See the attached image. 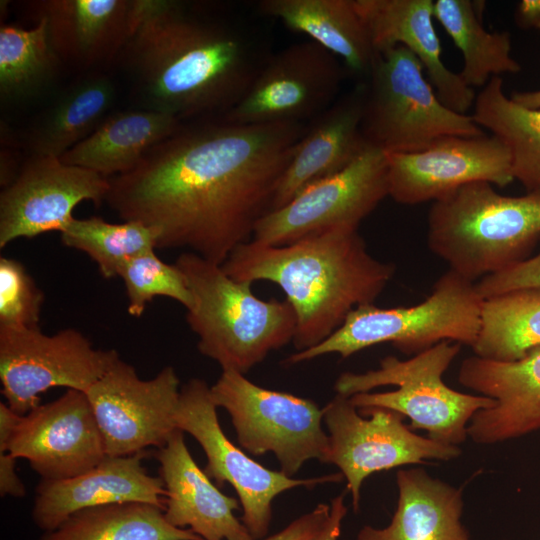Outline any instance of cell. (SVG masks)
<instances>
[{"mask_svg": "<svg viewBox=\"0 0 540 540\" xmlns=\"http://www.w3.org/2000/svg\"><path fill=\"white\" fill-rule=\"evenodd\" d=\"M182 124L174 116L144 108L115 112L59 159L112 178L133 170L151 148Z\"/></svg>", "mask_w": 540, "mask_h": 540, "instance_id": "cell-27", "label": "cell"}, {"mask_svg": "<svg viewBox=\"0 0 540 540\" xmlns=\"http://www.w3.org/2000/svg\"><path fill=\"white\" fill-rule=\"evenodd\" d=\"M210 392L217 408L230 415L247 452H272L289 477L310 459L324 462L328 434L322 428V409L314 401L260 387L234 370H222Z\"/></svg>", "mask_w": 540, "mask_h": 540, "instance_id": "cell-9", "label": "cell"}, {"mask_svg": "<svg viewBox=\"0 0 540 540\" xmlns=\"http://www.w3.org/2000/svg\"><path fill=\"white\" fill-rule=\"evenodd\" d=\"M484 2L470 0H436V19L450 36L463 57L458 73L470 88L484 87L492 77L517 73L520 64L511 56L508 32H488L483 27Z\"/></svg>", "mask_w": 540, "mask_h": 540, "instance_id": "cell-29", "label": "cell"}, {"mask_svg": "<svg viewBox=\"0 0 540 540\" xmlns=\"http://www.w3.org/2000/svg\"><path fill=\"white\" fill-rule=\"evenodd\" d=\"M460 347L442 341L407 360L387 356L378 369L342 373L334 389L357 409L396 411L410 419L411 429H423L430 439L458 446L468 437L473 415L495 404L492 398L458 392L444 383L443 374Z\"/></svg>", "mask_w": 540, "mask_h": 540, "instance_id": "cell-6", "label": "cell"}, {"mask_svg": "<svg viewBox=\"0 0 540 540\" xmlns=\"http://www.w3.org/2000/svg\"><path fill=\"white\" fill-rule=\"evenodd\" d=\"M345 71L319 44H292L269 56L244 97L222 117L240 124H304L337 100Z\"/></svg>", "mask_w": 540, "mask_h": 540, "instance_id": "cell-14", "label": "cell"}, {"mask_svg": "<svg viewBox=\"0 0 540 540\" xmlns=\"http://www.w3.org/2000/svg\"><path fill=\"white\" fill-rule=\"evenodd\" d=\"M306 126L216 117L183 125L131 171L109 178L107 204L158 231L157 248L222 265L252 240Z\"/></svg>", "mask_w": 540, "mask_h": 540, "instance_id": "cell-1", "label": "cell"}, {"mask_svg": "<svg viewBox=\"0 0 540 540\" xmlns=\"http://www.w3.org/2000/svg\"><path fill=\"white\" fill-rule=\"evenodd\" d=\"M62 65L50 43L44 18L36 19L35 26L30 29L1 25L2 102H19L36 96L55 80Z\"/></svg>", "mask_w": 540, "mask_h": 540, "instance_id": "cell-33", "label": "cell"}, {"mask_svg": "<svg viewBox=\"0 0 540 540\" xmlns=\"http://www.w3.org/2000/svg\"><path fill=\"white\" fill-rule=\"evenodd\" d=\"M166 489L164 517L169 524L190 529L203 540H253L234 510L240 502L223 494L190 454L184 432L177 429L155 453Z\"/></svg>", "mask_w": 540, "mask_h": 540, "instance_id": "cell-23", "label": "cell"}, {"mask_svg": "<svg viewBox=\"0 0 540 540\" xmlns=\"http://www.w3.org/2000/svg\"><path fill=\"white\" fill-rule=\"evenodd\" d=\"M345 492L331 500L329 515L320 530L308 540H338L341 535L342 522L347 514L344 503Z\"/></svg>", "mask_w": 540, "mask_h": 540, "instance_id": "cell-39", "label": "cell"}, {"mask_svg": "<svg viewBox=\"0 0 540 540\" xmlns=\"http://www.w3.org/2000/svg\"><path fill=\"white\" fill-rule=\"evenodd\" d=\"M359 411L340 394L322 408L329 441L323 463L340 469L354 512L359 510L362 483L371 474L428 460L449 461L461 454L456 445L416 434L396 411L380 407Z\"/></svg>", "mask_w": 540, "mask_h": 540, "instance_id": "cell-10", "label": "cell"}, {"mask_svg": "<svg viewBox=\"0 0 540 540\" xmlns=\"http://www.w3.org/2000/svg\"><path fill=\"white\" fill-rule=\"evenodd\" d=\"M540 287V252L523 262L481 278L476 282L480 296L485 300L509 291Z\"/></svg>", "mask_w": 540, "mask_h": 540, "instance_id": "cell-37", "label": "cell"}, {"mask_svg": "<svg viewBox=\"0 0 540 540\" xmlns=\"http://www.w3.org/2000/svg\"><path fill=\"white\" fill-rule=\"evenodd\" d=\"M256 8L259 14L308 36L349 72L368 77L376 50L354 0H261Z\"/></svg>", "mask_w": 540, "mask_h": 540, "instance_id": "cell-26", "label": "cell"}, {"mask_svg": "<svg viewBox=\"0 0 540 540\" xmlns=\"http://www.w3.org/2000/svg\"><path fill=\"white\" fill-rule=\"evenodd\" d=\"M458 381L495 400L469 422L468 436L475 443L495 444L540 430V346L515 361L468 357Z\"/></svg>", "mask_w": 540, "mask_h": 540, "instance_id": "cell-19", "label": "cell"}, {"mask_svg": "<svg viewBox=\"0 0 540 540\" xmlns=\"http://www.w3.org/2000/svg\"><path fill=\"white\" fill-rule=\"evenodd\" d=\"M61 242L86 253L106 279L118 277L131 258L157 249L158 231L137 221L110 223L101 217L73 218L60 232Z\"/></svg>", "mask_w": 540, "mask_h": 540, "instance_id": "cell-34", "label": "cell"}, {"mask_svg": "<svg viewBox=\"0 0 540 540\" xmlns=\"http://www.w3.org/2000/svg\"><path fill=\"white\" fill-rule=\"evenodd\" d=\"M539 240L540 192L505 196L488 182H473L429 210L430 250L471 281L528 259Z\"/></svg>", "mask_w": 540, "mask_h": 540, "instance_id": "cell-4", "label": "cell"}, {"mask_svg": "<svg viewBox=\"0 0 540 540\" xmlns=\"http://www.w3.org/2000/svg\"><path fill=\"white\" fill-rule=\"evenodd\" d=\"M329 512L330 505L320 503L312 511L293 520L279 532L261 540H308L320 530Z\"/></svg>", "mask_w": 540, "mask_h": 540, "instance_id": "cell-38", "label": "cell"}, {"mask_svg": "<svg viewBox=\"0 0 540 540\" xmlns=\"http://www.w3.org/2000/svg\"><path fill=\"white\" fill-rule=\"evenodd\" d=\"M7 452L26 459L42 480L75 477L107 456L86 393L72 389L22 415Z\"/></svg>", "mask_w": 540, "mask_h": 540, "instance_id": "cell-18", "label": "cell"}, {"mask_svg": "<svg viewBox=\"0 0 540 540\" xmlns=\"http://www.w3.org/2000/svg\"><path fill=\"white\" fill-rule=\"evenodd\" d=\"M423 70L404 46L376 52L365 84L361 122L368 145L387 154L412 153L445 137L485 134L472 116L440 101Z\"/></svg>", "mask_w": 540, "mask_h": 540, "instance_id": "cell-8", "label": "cell"}, {"mask_svg": "<svg viewBox=\"0 0 540 540\" xmlns=\"http://www.w3.org/2000/svg\"><path fill=\"white\" fill-rule=\"evenodd\" d=\"M125 286L128 298V313L140 317L154 297L171 298L188 310L193 304V296L185 276L174 264L161 260L151 250L128 260L119 276Z\"/></svg>", "mask_w": 540, "mask_h": 540, "instance_id": "cell-35", "label": "cell"}, {"mask_svg": "<svg viewBox=\"0 0 540 540\" xmlns=\"http://www.w3.org/2000/svg\"><path fill=\"white\" fill-rule=\"evenodd\" d=\"M540 346V287L509 291L482 304L476 356L515 361Z\"/></svg>", "mask_w": 540, "mask_h": 540, "instance_id": "cell-32", "label": "cell"}, {"mask_svg": "<svg viewBox=\"0 0 540 540\" xmlns=\"http://www.w3.org/2000/svg\"><path fill=\"white\" fill-rule=\"evenodd\" d=\"M177 429L189 433L202 447L207 465L204 472L218 486L229 483L242 507L241 521L253 540L267 537L272 519V501L296 487L339 482L341 473L309 479H294L281 471L265 468L231 442L222 430L210 387L193 378L180 389L175 411Z\"/></svg>", "mask_w": 540, "mask_h": 540, "instance_id": "cell-11", "label": "cell"}, {"mask_svg": "<svg viewBox=\"0 0 540 540\" xmlns=\"http://www.w3.org/2000/svg\"><path fill=\"white\" fill-rule=\"evenodd\" d=\"M365 84L337 99L306 126L277 186L272 209L351 164L369 145L361 130Z\"/></svg>", "mask_w": 540, "mask_h": 540, "instance_id": "cell-24", "label": "cell"}, {"mask_svg": "<svg viewBox=\"0 0 540 540\" xmlns=\"http://www.w3.org/2000/svg\"><path fill=\"white\" fill-rule=\"evenodd\" d=\"M389 196L404 205L437 201L459 187L515 179L506 146L493 135L449 136L412 153L387 154Z\"/></svg>", "mask_w": 540, "mask_h": 540, "instance_id": "cell-17", "label": "cell"}, {"mask_svg": "<svg viewBox=\"0 0 540 540\" xmlns=\"http://www.w3.org/2000/svg\"><path fill=\"white\" fill-rule=\"evenodd\" d=\"M145 454L106 456L95 467L75 477L41 479L32 508L34 524L44 532L50 531L79 510L114 503L141 502L164 510L163 480L148 474L142 464Z\"/></svg>", "mask_w": 540, "mask_h": 540, "instance_id": "cell-21", "label": "cell"}, {"mask_svg": "<svg viewBox=\"0 0 540 540\" xmlns=\"http://www.w3.org/2000/svg\"><path fill=\"white\" fill-rule=\"evenodd\" d=\"M475 122L508 149L512 173L528 192H540V109L507 97L500 77H492L475 98Z\"/></svg>", "mask_w": 540, "mask_h": 540, "instance_id": "cell-30", "label": "cell"}, {"mask_svg": "<svg viewBox=\"0 0 540 540\" xmlns=\"http://www.w3.org/2000/svg\"><path fill=\"white\" fill-rule=\"evenodd\" d=\"M109 178L62 162L32 156L0 194V248L18 238L61 232L82 201L96 206L105 200Z\"/></svg>", "mask_w": 540, "mask_h": 540, "instance_id": "cell-16", "label": "cell"}, {"mask_svg": "<svg viewBox=\"0 0 540 540\" xmlns=\"http://www.w3.org/2000/svg\"><path fill=\"white\" fill-rule=\"evenodd\" d=\"M137 6L138 0L29 2L34 19L46 20L62 64L89 72L119 58L133 31Z\"/></svg>", "mask_w": 540, "mask_h": 540, "instance_id": "cell-20", "label": "cell"}, {"mask_svg": "<svg viewBox=\"0 0 540 540\" xmlns=\"http://www.w3.org/2000/svg\"><path fill=\"white\" fill-rule=\"evenodd\" d=\"M39 540H203L190 529L172 526L163 509L125 502L79 510Z\"/></svg>", "mask_w": 540, "mask_h": 540, "instance_id": "cell-31", "label": "cell"}, {"mask_svg": "<svg viewBox=\"0 0 540 540\" xmlns=\"http://www.w3.org/2000/svg\"><path fill=\"white\" fill-rule=\"evenodd\" d=\"M237 281H269L286 295L296 315L297 351L318 345L356 307L373 303L395 272L375 259L358 229H334L281 246L249 241L222 264Z\"/></svg>", "mask_w": 540, "mask_h": 540, "instance_id": "cell-3", "label": "cell"}, {"mask_svg": "<svg viewBox=\"0 0 540 540\" xmlns=\"http://www.w3.org/2000/svg\"><path fill=\"white\" fill-rule=\"evenodd\" d=\"M433 4V0H354L376 52L406 47L421 62L440 101L465 114L474 105L476 94L442 60Z\"/></svg>", "mask_w": 540, "mask_h": 540, "instance_id": "cell-22", "label": "cell"}, {"mask_svg": "<svg viewBox=\"0 0 540 540\" xmlns=\"http://www.w3.org/2000/svg\"><path fill=\"white\" fill-rule=\"evenodd\" d=\"M16 458L8 452L0 453L1 496L23 497L26 490L15 469Z\"/></svg>", "mask_w": 540, "mask_h": 540, "instance_id": "cell-40", "label": "cell"}, {"mask_svg": "<svg viewBox=\"0 0 540 540\" xmlns=\"http://www.w3.org/2000/svg\"><path fill=\"white\" fill-rule=\"evenodd\" d=\"M483 301L474 281L449 269L423 302L395 308L360 305L328 338L291 354L284 363L293 365L331 353L345 359L380 343H392L405 354H418L442 341L472 347L480 330Z\"/></svg>", "mask_w": 540, "mask_h": 540, "instance_id": "cell-7", "label": "cell"}, {"mask_svg": "<svg viewBox=\"0 0 540 540\" xmlns=\"http://www.w3.org/2000/svg\"><path fill=\"white\" fill-rule=\"evenodd\" d=\"M175 265L193 296L186 320L198 336V350L222 370L245 374L293 341L297 321L286 299L258 298L251 282L233 279L222 265L195 253L183 252Z\"/></svg>", "mask_w": 540, "mask_h": 540, "instance_id": "cell-5", "label": "cell"}, {"mask_svg": "<svg viewBox=\"0 0 540 540\" xmlns=\"http://www.w3.org/2000/svg\"><path fill=\"white\" fill-rule=\"evenodd\" d=\"M119 358L116 350L95 348L73 328L47 335L39 327H0L2 394L21 416L51 388L86 393Z\"/></svg>", "mask_w": 540, "mask_h": 540, "instance_id": "cell-12", "label": "cell"}, {"mask_svg": "<svg viewBox=\"0 0 540 540\" xmlns=\"http://www.w3.org/2000/svg\"><path fill=\"white\" fill-rule=\"evenodd\" d=\"M516 19L523 27L540 30V0H524L518 4Z\"/></svg>", "mask_w": 540, "mask_h": 540, "instance_id": "cell-41", "label": "cell"}, {"mask_svg": "<svg viewBox=\"0 0 540 540\" xmlns=\"http://www.w3.org/2000/svg\"><path fill=\"white\" fill-rule=\"evenodd\" d=\"M397 507L385 528L363 526L357 540H471L461 523L462 489L421 468L396 473Z\"/></svg>", "mask_w": 540, "mask_h": 540, "instance_id": "cell-25", "label": "cell"}, {"mask_svg": "<svg viewBox=\"0 0 540 540\" xmlns=\"http://www.w3.org/2000/svg\"><path fill=\"white\" fill-rule=\"evenodd\" d=\"M116 85L105 73L87 72L69 84L39 117L29 137L33 156L59 158L108 116Z\"/></svg>", "mask_w": 540, "mask_h": 540, "instance_id": "cell-28", "label": "cell"}, {"mask_svg": "<svg viewBox=\"0 0 540 540\" xmlns=\"http://www.w3.org/2000/svg\"><path fill=\"white\" fill-rule=\"evenodd\" d=\"M389 195L386 153L368 146L343 170L320 179L257 223L252 241L269 246L291 244L311 235L360 222Z\"/></svg>", "mask_w": 540, "mask_h": 540, "instance_id": "cell-13", "label": "cell"}, {"mask_svg": "<svg viewBox=\"0 0 540 540\" xmlns=\"http://www.w3.org/2000/svg\"><path fill=\"white\" fill-rule=\"evenodd\" d=\"M511 100L528 109H540V90L514 92Z\"/></svg>", "mask_w": 540, "mask_h": 540, "instance_id": "cell-42", "label": "cell"}, {"mask_svg": "<svg viewBox=\"0 0 540 540\" xmlns=\"http://www.w3.org/2000/svg\"><path fill=\"white\" fill-rule=\"evenodd\" d=\"M270 55L245 31L172 0H138L133 31L118 59L144 109L181 122L221 117L249 90Z\"/></svg>", "mask_w": 540, "mask_h": 540, "instance_id": "cell-2", "label": "cell"}, {"mask_svg": "<svg viewBox=\"0 0 540 540\" xmlns=\"http://www.w3.org/2000/svg\"><path fill=\"white\" fill-rule=\"evenodd\" d=\"M44 293L24 265L0 258V327H39Z\"/></svg>", "mask_w": 540, "mask_h": 540, "instance_id": "cell-36", "label": "cell"}, {"mask_svg": "<svg viewBox=\"0 0 540 540\" xmlns=\"http://www.w3.org/2000/svg\"><path fill=\"white\" fill-rule=\"evenodd\" d=\"M180 381L172 366L141 379L120 358L86 392L107 456H130L162 448L177 430Z\"/></svg>", "mask_w": 540, "mask_h": 540, "instance_id": "cell-15", "label": "cell"}]
</instances>
